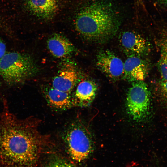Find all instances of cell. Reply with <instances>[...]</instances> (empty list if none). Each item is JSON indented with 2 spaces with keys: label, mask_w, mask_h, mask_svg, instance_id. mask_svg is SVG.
<instances>
[{
  "label": "cell",
  "mask_w": 167,
  "mask_h": 167,
  "mask_svg": "<svg viewBox=\"0 0 167 167\" xmlns=\"http://www.w3.org/2000/svg\"><path fill=\"white\" fill-rule=\"evenodd\" d=\"M150 93L143 81L132 82L127 94L126 110L128 114L137 121L143 120L149 113Z\"/></svg>",
  "instance_id": "5"
},
{
  "label": "cell",
  "mask_w": 167,
  "mask_h": 167,
  "mask_svg": "<svg viewBox=\"0 0 167 167\" xmlns=\"http://www.w3.org/2000/svg\"><path fill=\"white\" fill-rule=\"evenodd\" d=\"M158 6L162 8H164L167 6V0H155Z\"/></svg>",
  "instance_id": "18"
},
{
  "label": "cell",
  "mask_w": 167,
  "mask_h": 167,
  "mask_svg": "<svg viewBox=\"0 0 167 167\" xmlns=\"http://www.w3.org/2000/svg\"><path fill=\"white\" fill-rule=\"evenodd\" d=\"M44 94L47 102L53 108L65 109L73 106L70 93L59 90L52 87L46 88Z\"/></svg>",
  "instance_id": "13"
},
{
  "label": "cell",
  "mask_w": 167,
  "mask_h": 167,
  "mask_svg": "<svg viewBox=\"0 0 167 167\" xmlns=\"http://www.w3.org/2000/svg\"><path fill=\"white\" fill-rule=\"evenodd\" d=\"M78 74L74 65H65L52 80V87L59 90L70 93L76 85Z\"/></svg>",
  "instance_id": "9"
},
{
  "label": "cell",
  "mask_w": 167,
  "mask_h": 167,
  "mask_svg": "<svg viewBox=\"0 0 167 167\" xmlns=\"http://www.w3.org/2000/svg\"><path fill=\"white\" fill-rule=\"evenodd\" d=\"M162 32L158 66L162 80H167V31Z\"/></svg>",
  "instance_id": "14"
},
{
  "label": "cell",
  "mask_w": 167,
  "mask_h": 167,
  "mask_svg": "<svg viewBox=\"0 0 167 167\" xmlns=\"http://www.w3.org/2000/svg\"><path fill=\"white\" fill-rule=\"evenodd\" d=\"M46 167H75L70 162L62 160H57L49 163Z\"/></svg>",
  "instance_id": "15"
},
{
  "label": "cell",
  "mask_w": 167,
  "mask_h": 167,
  "mask_svg": "<svg viewBox=\"0 0 167 167\" xmlns=\"http://www.w3.org/2000/svg\"><path fill=\"white\" fill-rule=\"evenodd\" d=\"M58 0H25L28 11L37 18L48 20L53 17L58 7Z\"/></svg>",
  "instance_id": "11"
},
{
  "label": "cell",
  "mask_w": 167,
  "mask_h": 167,
  "mask_svg": "<svg viewBox=\"0 0 167 167\" xmlns=\"http://www.w3.org/2000/svg\"><path fill=\"white\" fill-rule=\"evenodd\" d=\"M74 24L77 31L84 37L102 42L116 33L120 20L117 11L111 3L104 0H95L79 10Z\"/></svg>",
  "instance_id": "2"
},
{
  "label": "cell",
  "mask_w": 167,
  "mask_h": 167,
  "mask_svg": "<svg viewBox=\"0 0 167 167\" xmlns=\"http://www.w3.org/2000/svg\"><path fill=\"white\" fill-rule=\"evenodd\" d=\"M37 70L32 58L24 53L10 52L0 58V75L9 85L23 83L35 75Z\"/></svg>",
  "instance_id": "3"
},
{
  "label": "cell",
  "mask_w": 167,
  "mask_h": 167,
  "mask_svg": "<svg viewBox=\"0 0 167 167\" xmlns=\"http://www.w3.org/2000/svg\"><path fill=\"white\" fill-rule=\"evenodd\" d=\"M160 89L163 96L167 99V80H162L160 84Z\"/></svg>",
  "instance_id": "16"
},
{
  "label": "cell",
  "mask_w": 167,
  "mask_h": 167,
  "mask_svg": "<svg viewBox=\"0 0 167 167\" xmlns=\"http://www.w3.org/2000/svg\"><path fill=\"white\" fill-rule=\"evenodd\" d=\"M47 45L50 53L57 58L67 57L75 51L74 46L68 39L58 34L50 36L47 40Z\"/></svg>",
  "instance_id": "12"
},
{
  "label": "cell",
  "mask_w": 167,
  "mask_h": 167,
  "mask_svg": "<svg viewBox=\"0 0 167 167\" xmlns=\"http://www.w3.org/2000/svg\"><path fill=\"white\" fill-rule=\"evenodd\" d=\"M6 46L4 42L0 38V58L6 54Z\"/></svg>",
  "instance_id": "17"
},
{
  "label": "cell",
  "mask_w": 167,
  "mask_h": 167,
  "mask_svg": "<svg viewBox=\"0 0 167 167\" xmlns=\"http://www.w3.org/2000/svg\"><path fill=\"white\" fill-rule=\"evenodd\" d=\"M148 70L146 62L141 56H129L124 62L123 78L131 82L143 81Z\"/></svg>",
  "instance_id": "8"
},
{
  "label": "cell",
  "mask_w": 167,
  "mask_h": 167,
  "mask_svg": "<svg viewBox=\"0 0 167 167\" xmlns=\"http://www.w3.org/2000/svg\"><path fill=\"white\" fill-rule=\"evenodd\" d=\"M124 63L113 52L108 49L100 51L97 56L96 65L109 78L117 80L123 78Z\"/></svg>",
  "instance_id": "6"
},
{
  "label": "cell",
  "mask_w": 167,
  "mask_h": 167,
  "mask_svg": "<svg viewBox=\"0 0 167 167\" xmlns=\"http://www.w3.org/2000/svg\"><path fill=\"white\" fill-rule=\"evenodd\" d=\"M34 116L20 118L3 99L0 111V167H33L44 147L52 144L49 135L40 131Z\"/></svg>",
  "instance_id": "1"
},
{
  "label": "cell",
  "mask_w": 167,
  "mask_h": 167,
  "mask_svg": "<svg viewBox=\"0 0 167 167\" xmlns=\"http://www.w3.org/2000/svg\"><path fill=\"white\" fill-rule=\"evenodd\" d=\"M122 49L128 56H141L145 54L148 49L146 40L139 33L133 31L124 32L119 37Z\"/></svg>",
  "instance_id": "7"
},
{
  "label": "cell",
  "mask_w": 167,
  "mask_h": 167,
  "mask_svg": "<svg viewBox=\"0 0 167 167\" xmlns=\"http://www.w3.org/2000/svg\"><path fill=\"white\" fill-rule=\"evenodd\" d=\"M65 141L70 155L74 160L81 162L87 159L91 152L92 143L90 133L79 120L68 128Z\"/></svg>",
  "instance_id": "4"
},
{
  "label": "cell",
  "mask_w": 167,
  "mask_h": 167,
  "mask_svg": "<svg viewBox=\"0 0 167 167\" xmlns=\"http://www.w3.org/2000/svg\"><path fill=\"white\" fill-rule=\"evenodd\" d=\"M97 89L96 84L89 79H85L78 85L74 95L72 96L73 106L85 107L94 100Z\"/></svg>",
  "instance_id": "10"
}]
</instances>
